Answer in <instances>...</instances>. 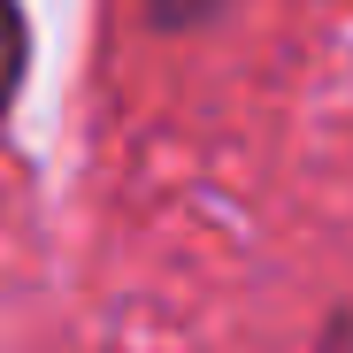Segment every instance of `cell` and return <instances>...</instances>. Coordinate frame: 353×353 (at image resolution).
<instances>
[{
  "label": "cell",
  "instance_id": "obj_1",
  "mask_svg": "<svg viewBox=\"0 0 353 353\" xmlns=\"http://www.w3.org/2000/svg\"><path fill=\"white\" fill-rule=\"evenodd\" d=\"M16 77H23V8L0 0V108L16 100Z\"/></svg>",
  "mask_w": 353,
  "mask_h": 353
},
{
  "label": "cell",
  "instance_id": "obj_2",
  "mask_svg": "<svg viewBox=\"0 0 353 353\" xmlns=\"http://www.w3.org/2000/svg\"><path fill=\"white\" fill-rule=\"evenodd\" d=\"M223 0H154V16L161 23H200V16H215Z\"/></svg>",
  "mask_w": 353,
  "mask_h": 353
},
{
  "label": "cell",
  "instance_id": "obj_3",
  "mask_svg": "<svg viewBox=\"0 0 353 353\" xmlns=\"http://www.w3.org/2000/svg\"><path fill=\"white\" fill-rule=\"evenodd\" d=\"M338 353H353V315H345V323H338Z\"/></svg>",
  "mask_w": 353,
  "mask_h": 353
}]
</instances>
